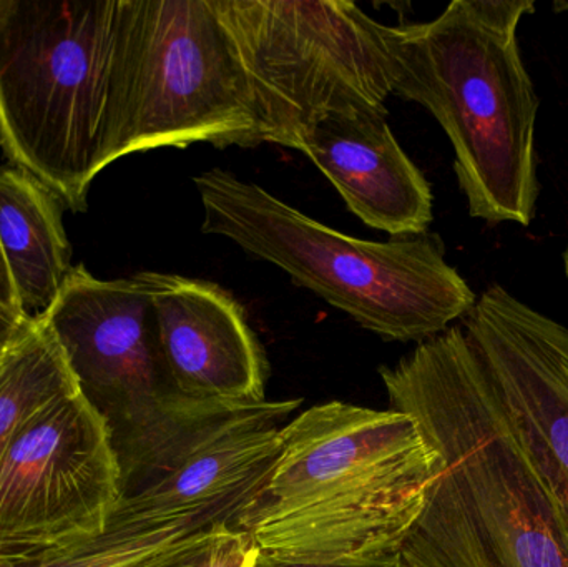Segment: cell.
Returning <instances> with one entry per match:
<instances>
[{
  "label": "cell",
  "instance_id": "cell-1",
  "mask_svg": "<svg viewBox=\"0 0 568 567\" xmlns=\"http://www.w3.org/2000/svg\"><path fill=\"white\" fill-rule=\"evenodd\" d=\"M381 379L437 456L404 567H568V535L520 453L463 326L419 343Z\"/></svg>",
  "mask_w": 568,
  "mask_h": 567
},
{
  "label": "cell",
  "instance_id": "cell-2",
  "mask_svg": "<svg viewBox=\"0 0 568 567\" xmlns=\"http://www.w3.org/2000/svg\"><path fill=\"white\" fill-rule=\"evenodd\" d=\"M436 475V452L407 413L323 403L283 426L278 456L232 528L290 561L396 556Z\"/></svg>",
  "mask_w": 568,
  "mask_h": 567
},
{
  "label": "cell",
  "instance_id": "cell-3",
  "mask_svg": "<svg viewBox=\"0 0 568 567\" xmlns=\"http://www.w3.org/2000/svg\"><path fill=\"white\" fill-rule=\"evenodd\" d=\"M534 0H454L429 22L389 27L393 93L449 136L470 216L529 226L539 200V97L520 55Z\"/></svg>",
  "mask_w": 568,
  "mask_h": 567
},
{
  "label": "cell",
  "instance_id": "cell-4",
  "mask_svg": "<svg viewBox=\"0 0 568 567\" xmlns=\"http://www.w3.org/2000/svg\"><path fill=\"white\" fill-rule=\"evenodd\" d=\"M202 230L278 266L387 342L434 338L477 302L437 233L371 242L344 235L222 169L193 179Z\"/></svg>",
  "mask_w": 568,
  "mask_h": 567
},
{
  "label": "cell",
  "instance_id": "cell-5",
  "mask_svg": "<svg viewBox=\"0 0 568 567\" xmlns=\"http://www.w3.org/2000/svg\"><path fill=\"white\" fill-rule=\"evenodd\" d=\"M252 77L215 0H116L100 172L149 150L258 146Z\"/></svg>",
  "mask_w": 568,
  "mask_h": 567
},
{
  "label": "cell",
  "instance_id": "cell-6",
  "mask_svg": "<svg viewBox=\"0 0 568 567\" xmlns=\"http://www.w3.org/2000/svg\"><path fill=\"white\" fill-rule=\"evenodd\" d=\"M116 0H0V146L72 212L100 173Z\"/></svg>",
  "mask_w": 568,
  "mask_h": 567
},
{
  "label": "cell",
  "instance_id": "cell-7",
  "mask_svg": "<svg viewBox=\"0 0 568 567\" xmlns=\"http://www.w3.org/2000/svg\"><path fill=\"white\" fill-rule=\"evenodd\" d=\"M252 77L260 145L294 149L327 113L386 109L389 26L346 0H215Z\"/></svg>",
  "mask_w": 568,
  "mask_h": 567
},
{
  "label": "cell",
  "instance_id": "cell-8",
  "mask_svg": "<svg viewBox=\"0 0 568 567\" xmlns=\"http://www.w3.org/2000/svg\"><path fill=\"white\" fill-rule=\"evenodd\" d=\"M301 399L226 405L176 396L153 425L113 439L116 509L143 525L213 519L233 526L280 452Z\"/></svg>",
  "mask_w": 568,
  "mask_h": 567
},
{
  "label": "cell",
  "instance_id": "cell-9",
  "mask_svg": "<svg viewBox=\"0 0 568 567\" xmlns=\"http://www.w3.org/2000/svg\"><path fill=\"white\" fill-rule=\"evenodd\" d=\"M120 496L109 419L80 389L60 396L0 459V555L99 535Z\"/></svg>",
  "mask_w": 568,
  "mask_h": 567
},
{
  "label": "cell",
  "instance_id": "cell-10",
  "mask_svg": "<svg viewBox=\"0 0 568 567\" xmlns=\"http://www.w3.org/2000/svg\"><path fill=\"white\" fill-rule=\"evenodd\" d=\"M43 320L80 392L109 419L113 439L152 425L180 396L160 355L149 292L136 275L102 280L73 266Z\"/></svg>",
  "mask_w": 568,
  "mask_h": 567
},
{
  "label": "cell",
  "instance_id": "cell-11",
  "mask_svg": "<svg viewBox=\"0 0 568 567\" xmlns=\"http://www.w3.org/2000/svg\"><path fill=\"white\" fill-rule=\"evenodd\" d=\"M500 416L568 535V328L490 285L463 318Z\"/></svg>",
  "mask_w": 568,
  "mask_h": 567
},
{
  "label": "cell",
  "instance_id": "cell-12",
  "mask_svg": "<svg viewBox=\"0 0 568 567\" xmlns=\"http://www.w3.org/2000/svg\"><path fill=\"white\" fill-rule=\"evenodd\" d=\"M152 302L170 385L193 402H266L268 363L245 310L215 283L172 273H136Z\"/></svg>",
  "mask_w": 568,
  "mask_h": 567
},
{
  "label": "cell",
  "instance_id": "cell-13",
  "mask_svg": "<svg viewBox=\"0 0 568 567\" xmlns=\"http://www.w3.org/2000/svg\"><path fill=\"white\" fill-rule=\"evenodd\" d=\"M387 109L334 112L307 126L294 150L333 183L351 213L397 236L427 233L434 220L430 183L397 142Z\"/></svg>",
  "mask_w": 568,
  "mask_h": 567
},
{
  "label": "cell",
  "instance_id": "cell-14",
  "mask_svg": "<svg viewBox=\"0 0 568 567\" xmlns=\"http://www.w3.org/2000/svg\"><path fill=\"white\" fill-rule=\"evenodd\" d=\"M63 206L32 173L13 163L0 166V250L30 323L49 315L73 269Z\"/></svg>",
  "mask_w": 568,
  "mask_h": 567
},
{
  "label": "cell",
  "instance_id": "cell-15",
  "mask_svg": "<svg viewBox=\"0 0 568 567\" xmlns=\"http://www.w3.org/2000/svg\"><path fill=\"white\" fill-rule=\"evenodd\" d=\"M230 526L213 519L143 525L113 508L105 529L47 548L0 555V567H132L180 541Z\"/></svg>",
  "mask_w": 568,
  "mask_h": 567
},
{
  "label": "cell",
  "instance_id": "cell-16",
  "mask_svg": "<svg viewBox=\"0 0 568 567\" xmlns=\"http://www.w3.org/2000/svg\"><path fill=\"white\" fill-rule=\"evenodd\" d=\"M79 389L45 320L32 323L0 360V459L37 413Z\"/></svg>",
  "mask_w": 568,
  "mask_h": 567
},
{
  "label": "cell",
  "instance_id": "cell-17",
  "mask_svg": "<svg viewBox=\"0 0 568 567\" xmlns=\"http://www.w3.org/2000/svg\"><path fill=\"white\" fill-rule=\"evenodd\" d=\"M258 555V549L245 533L229 526L216 535L205 555L193 567H253Z\"/></svg>",
  "mask_w": 568,
  "mask_h": 567
},
{
  "label": "cell",
  "instance_id": "cell-18",
  "mask_svg": "<svg viewBox=\"0 0 568 567\" xmlns=\"http://www.w3.org/2000/svg\"><path fill=\"white\" fill-rule=\"evenodd\" d=\"M223 528H229V526L192 536V538L180 541L179 545L172 546V548L165 549V551L159 553V555L132 567H193L202 559L213 539Z\"/></svg>",
  "mask_w": 568,
  "mask_h": 567
},
{
  "label": "cell",
  "instance_id": "cell-19",
  "mask_svg": "<svg viewBox=\"0 0 568 567\" xmlns=\"http://www.w3.org/2000/svg\"><path fill=\"white\" fill-rule=\"evenodd\" d=\"M253 567H404L400 556L387 558L353 559V561L334 563H301L290 559L275 558V556L258 555Z\"/></svg>",
  "mask_w": 568,
  "mask_h": 567
},
{
  "label": "cell",
  "instance_id": "cell-20",
  "mask_svg": "<svg viewBox=\"0 0 568 567\" xmlns=\"http://www.w3.org/2000/svg\"><path fill=\"white\" fill-rule=\"evenodd\" d=\"M32 323L27 322L20 313L0 305V355L10 348L13 342L29 330Z\"/></svg>",
  "mask_w": 568,
  "mask_h": 567
},
{
  "label": "cell",
  "instance_id": "cell-21",
  "mask_svg": "<svg viewBox=\"0 0 568 567\" xmlns=\"http://www.w3.org/2000/svg\"><path fill=\"white\" fill-rule=\"evenodd\" d=\"M0 305L20 313L19 303H17L16 290H13L12 280H10L9 270H7L2 250H0ZM20 315H22V313H20ZM23 318H26V316H23ZM27 322H29V320H27Z\"/></svg>",
  "mask_w": 568,
  "mask_h": 567
},
{
  "label": "cell",
  "instance_id": "cell-22",
  "mask_svg": "<svg viewBox=\"0 0 568 567\" xmlns=\"http://www.w3.org/2000/svg\"><path fill=\"white\" fill-rule=\"evenodd\" d=\"M554 10L556 12H568V0H557V2H554Z\"/></svg>",
  "mask_w": 568,
  "mask_h": 567
},
{
  "label": "cell",
  "instance_id": "cell-23",
  "mask_svg": "<svg viewBox=\"0 0 568 567\" xmlns=\"http://www.w3.org/2000/svg\"><path fill=\"white\" fill-rule=\"evenodd\" d=\"M564 269H566V275L568 279V246L566 253H564Z\"/></svg>",
  "mask_w": 568,
  "mask_h": 567
},
{
  "label": "cell",
  "instance_id": "cell-24",
  "mask_svg": "<svg viewBox=\"0 0 568 567\" xmlns=\"http://www.w3.org/2000/svg\"><path fill=\"white\" fill-rule=\"evenodd\" d=\"M2 356H3V353H2V355H0V360H2Z\"/></svg>",
  "mask_w": 568,
  "mask_h": 567
}]
</instances>
